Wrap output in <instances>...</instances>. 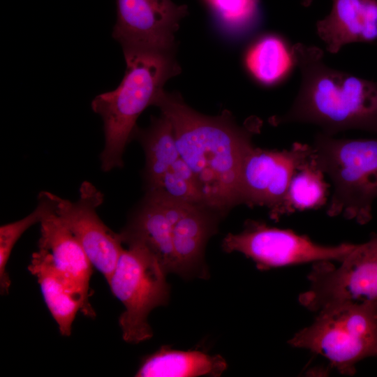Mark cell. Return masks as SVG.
Segmentation results:
<instances>
[{
  "label": "cell",
  "instance_id": "10",
  "mask_svg": "<svg viewBox=\"0 0 377 377\" xmlns=\"http://www.w3.org/2000/svg\"><path fill=\"white\" fill-rule=\"evenodd\" d=\"M117 22L112 37L123 51L174 54L175 34L188 14L186 5L171 0H116Z\"/></svg>",
  "mask_w": 377,
  "mask_h": 377
},
{
  "label": "cell",
  "instance_id": "5",
  "mask_svg": "<svg viewBox=\"0 0 377 377\" xmlns=\"http://www.w3.org/2000/svg\"><path fill=\"white\" fill-rule=\"evenodd\" d=\"M309 326L289 340L325 357L344 375H353L362 360L377 356V300L346 302L325 306Z\"/></svg>",
  "mask_w": 377,
  "mask_h": 377
},
{
  "label": "cell",
  "instance_id": "11",
  "mask_svg": "<svg viewBox=\"0 0 377 377\" xmlns=\"http://www.w3.org/2000/svg\"><path fill=\"white\" fill-rule=\"evenodd\" d=\"M55 212L77 238L93 267L105 277H111L124 249L119 233L112 231L100 219L96 209L103 195L92 184L84 182L75 202L52 193Z\"/></svg>",
  "mask_w": 377,
  "mask_h": 377
},
{
  "label": "cell",
  "instance_id": "6",
  "mask_svg": "<svg viewBox=\"0 0 377 377\" xmlns=\"http://www.w3.org/2000/svg\"><path fill=\"white\" fill-rule=\"evenodd\" d=\"M166 274L145 249L129 245L123 249L108 283L125 309L119 319L125 341L138 343L153 336L147 318L154 308L168 302Z\"/></svg>",
  "mask_w": 377,
  "mask_h": 377
},
{
  "label": "cell",
  "instance_id": "15",
  "mask_svg": "<svg viewBox=\"0 0 377 377\" xmlns=\"http://www.w3.org/2000/svg\"><path fill=\"white\" fill-rule=\"evenodd\" d=\"M38 249L54 269L89 298L92 265L81 244L54 211L40 223Z\"/></svg>",
  "mask_w": 377,
  "mask_h": 377
},
{
  "label": "cell",
  "instance_id": "2",
  "mask_svg": "<svg viewBox=\"0 0 377 377\" xmlns=\"http://www.w3.org/2000/svg\"><path fill=\"white\" fill-rule=\"evenodd\" d=\"M301 83L288 111L271 123H307L334 135L357 129L377 134V82L328 66L314 45L297 43L290 49Z\"/></svg>",
  "mask_w": 377,
  "mask_h": 377
},
{
  "label": "cell",
  "instance_id": "17",
  "mask_svg": "<svg viewBox=\"0 0 377 377\" xmlns=\"http://www.w3.org/2000/svg\"><path fill=\"white\" fill-rule=\"evenodd\" d=\"M134 137L139 139L145 154L147 189L187 165L177 147L171 123L163 114L152 117L148 128H137Z\"/></svg>",
  "mask_w": 377,
  "mask_h": 377
},
{
  "label": "cell",
  "instance_id": "1",
  "mask_svg": "<svg viewBox=\"0 0 377 377\" xmlns=\"http://www.w3.org/2000/svg\"><path fill=\"white\" fill-rule=\"evenodd\" d=\"M155 106L170 120L176 145L196 181L204 205L225 216L241 204L240 170L259 131L254 119L240 126L225 110L207 116L187 105L177 94L164 90Z\"/></svg>",
  "mask_w": 377,
  "mask_h": 377
},
{
  "label": "cell",
  "instance_id": "3",
  "mask_svg": "<svg viewBox=\"0 0 377 377\" xmlns=\"http://www.w3.org/2000/svg\"><path fill=\"white\" fill-rule=\"evenodd\" d=\"M124 54L126 70L120 84L91 102L93 111L103 122L105 145L100 158L104 172L123 165V154L134 137L139 116L155 105L165 82L181 71L174 54L142 51Z\"/></svg>",
  "mask_w": 377,
  "mask_h": 377
},
{
  "label": "cell",
  "instance_id": "22",
  "mask_svg": "<svg viewBox=\"0 0 377 377\" xmlns=\"http://www.w3.org/2000/svg\"><path fill=\"white\" fill-rule=\"evenodd\" d=\"M217 22L228 30L249 28L258 16V0H205Z\"/></svg>",
  "mask_w": 377,
  "mask_h": 377
},
{
  "label": "cell",
  "instance_id": "21",
  "mask_svg": "<svg viewBox=\"0 0 377 377\" xmlns=\"http://www.w3.org/2000/svg\"><path fill=\"white\" fill-rule=\"evenodd\" d=\"M52 193L42 191L38 197L36 209L24 218L0 228V290L1 295H7L10 279L6 271V265L12 250L23 233L33 225L40 223L50 213L54 211Z\"/></svg>",
  "mask_w": 377,
  "mask_h": 377
},
{
  "label": "cell",
  "instance_id": "23",
  "mask_svg": "<svg viewBox=\"0 0 377 377\" xmlns=\"http://www.w3.org/2000/svg\"><path fill=\"white\" fill-rule=\"evenodd\" d=\"M312 1L313 0H302V4L305 7H308L312 3Z\"/></svg>",
  "mask_w": 377,
  "mask_h": 377
},
{
  "label": "cell",
  "instance_id": "20",
  "mask_svg": "<svg viewBox=\"0 0 377 377\" xmlns=\"http://www.w3.org/2000/svg\"><path fill=\"white\" fill-rule=\"evenodd\" d=\"M313 157L293 176L288 188L286 213L317 209L327 202L330 185Z\"/></svg>",
  "mask_w": 377,
  "mask_h": 377
},
{
  "label": "cell",
  "instance_id": "9",
  "mask_svg": "<svg viewBox=\"0 0 377 377\" xmlns=\"http://www.w3.org/2000/svg\"><path fill=\"white\" fill-rule=\"evenodd\" d=\"M313 154L311 145L295 142L288 149H265L252 145L242 161L239 176L241 204L265 207L271 219L286 213L290 183Z\"/></svg>",
  "mask_w": 377,
  "mask_h": 377
},
{
  "label": "cell",
  "instance_id": "7",
  "mask_svg": "<svg viewBox=\"0 0 377 377\" xmlns=\"http://www.w3.org/2000/svg\"><path fill=\"white\" fill-rule=\"evenodd\" d=\"M355 245L347 242L336 246L321 245L306 235L254 220H247L242 232L228 233L222 242L224 251L244 254L260 270L325 260L340 262Z\"/></svg>",
  "mask_w": 377,
  "mask_h": 377
},
{
  "label": "cell",
  "instance_id": "18",
  "mask_svg": "<svg viewBox=\"0 0 377 377\" xmlns=\"http://www.w3.org/2000/svg\"><path fill=\"white\" fill-rule=\"evenodd\" d=\"M227 362L219 355L200 350H179L163 346L147 356L135 374L138 377L220 376Z\"/></svg>",
  "mask_w": 377,
  "mask_h": 377
},
{
  "label": "cell",
  "instance_id": "12",
  "mask_svg": "<svg viewBox=\"0 0 377 377\" xmlns=\"http://www.w3.org/2000/svg\"><path fill=\"white\" fill-rule=\"evenodd\" d=\"M182 202L147 191L119 233L123 244L145 249L167 274L175 273L172 229Z\"/></svg>",
  "mask_w": 377,
  "mask_h": 377
},
{
  "label": "cell",
  "instance_id": "8",
  "mask_svg": "<svg viewBox=\"0 0 377 377\" xmlns=\"http://www.w3.org/2000/svg\"><path fill=\"white\" fill-rule=\"evenodd\" d=\"M309 288L299 301L312 311L346 302L377 300V233L355 244L337 267L332 261L314 263Z\"/></svg>",
  "mask_w": 377,
  "mask_h": 377
},
{
  "label": "cell",
  "instance_id": "4",
  "mask_svg": "<svg viewBox=\"0 0 377 377\" xmlns=\"http://www.w3.org/2000/svg\"><path fill=\"white\" fill-rule=\"evenodd\" d=\"M311 146L317 166L333 186L327 214L369 223L377 198V138L337 139L319 132Z\"/></svg>",
  "mask_w": 377,
  "mask_h": 377
},
{
  "label": "cell",
  "instance_id": "19",
  "mask_svg": "<svg viewBox=\"0 0 377 377\" xmlns=\"http://www.w3.org/2000/svg\"><path fill=\"white\" fill-rule=\"evenodd\" d=\"M245 63L252 75L266 84L280 80L294 64L290 51L275 36H265L256 41L246 54Z\"/></svg>",
  "mask_w": 377,
  "mask_h": 377
},
{
  "label": "cell",
  "instance_id": "16",
  "mask_svg": "<svg viewBox=\"0 0 377 377\" xmlns=\"http://www.w3.org/2000/svg\"><path fill=\"white\" fill-rule=\"evenodd\" d=\"M28 269L37 278L45 302L62 336L71 335L79 311L86 316L94 315L89 299L65 280L40 251L33 253Z\"/></svg>",
  "mask_w": 377,
  "mask_h": 377
},
{
  "label": "cell",
  "instance_id": "14",
  "mask_svg": "<svg viewBox=\"0 0 377 377\" xmlns=\"http://www.w3.org/2000/svg\"><path fill=\"white\" fill-rule=\"evenodd\" d=\"M316 31L332 54L348 43L377 40V0H332L330 13L317 22Z\"/></svg>",
  "mask_w": 377,
  "mask_h": 377
},
{
  "label": "cell",
  "instance_id": "13",
  "mask_svg": "<svg viewBox=\"0 0 377 377\" xmlns=\"http://www.w3.org/2000/svg\"><path fill=\"white\" fill-rule=\"evenodd\" d=\"M221 216L202 204L181 203L172 229L175 273L186 278L205 274V248Z\"/></svg>",
  "mask_w": 377,
  "mask_h": 377
}]
</instances>
